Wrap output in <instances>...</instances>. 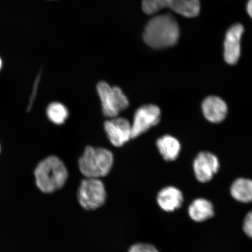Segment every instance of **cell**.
Instances as JSON below:
<instances>
[{"label":"cell","instance_id":"6da1fadb","mask_svg":"<svg viewBox=\"0 0 252 252\" xmlns=\"http://www.w3.org/2000/svg\"><path fill=\"white\" fill-rule=\"evenodd\" d=\"M179 37L177 22L171 14L156 15L145 27L143 39L154 49H163L175 45Z\"/></svg>","mask_w":252,"mask_h":252},{"label":"cell","instance_id":"7a4b0ae2","mask_svg":"<svg viewBox=\"0 0 252 252\" xmlns=\"http://www.w3.org/2000/svg\"><path fill=\"white\" fill-rule=\"evenodd\" d=\"M68 175L64 163L55 156L42 160L34 171L37 187L45 193H52L61 189L67 182Z\"/></svg>","mask_w":252,"mask_h":252},{"label":"cell","instance_id":"3957f363","mask_svg":"<svg viewBox=\"0 0 252 252\" xmlns=\"http://www.w3.org/2000/svg\"><path fill=\"white\" fill-rule=\"evenodd\" d=\"M113 161L114 158L109 150L88 146L79 159V169L86 178L100 179L108 175Z\"/></svg>","mask_w":252,"mask_h":252},{"label":"cell","instance_id":"277c9868","mask_svg":"<svg viewBox=\"0 0 252 252\" xmlns=\"http://www.w3.org/2000/svg\"><path fill=\"white\" fill-rule=\"evenodd\" d=\"M96 90L101 102L103 114L106 117H118L120 113L128 108V98L121 88L100 81L97 84Z\"/></svg>","mask_w":252,"mask_h":252},{"label":"cell","instance_id":"5b68a950","mask_svg":"<svg viewBox=\"0 0 252 252\" xmlns=\"http://www.w3.org/2000/svg\"><path fill=\"white\" fill-rule=\"evenodd\" d=\"M168 8L185 17H196L199 14V0H143L142 9L148 15L158 13Z\"/></svg>","mask_w":252,"mask_h":252},{"label":"cell","instance_id":"8992f818","mask_svg":"<svg viewBox=\"0 0 252 252\" xmlns=\"http://www.w3.org/2000/svg\"><path fill=\"white\" fill-rule=\"evenodd\" d=\"M106 197L105 186L99 179L86 178L81 182L78 190V199L83 209H99L105 204Z\"/></svg>","mask_w":252,"mask_h":252},{"label":"cell","instance_id":"52a82bcc","mask_svg":"<svg viewBox=\"0 0 252 252\" xmlns=\"http://www.w3.org/2000/svg\"><path fill=\"white\" fill-rule=\"evenodd\" d=\"M160 115V108L154 104H147L140 107L135 112L131 124L132 137L134 138L140 136L158 124Z\"/></svg>","mask_w":252,"mask_h":252},{"label":"cell","instance_id":"ba28073f","mask_svg":"<svg viewBox=\"0 0 252 252\" xmlns=\"http://www.w3.org/2000/svg\"><path fill=\"white\" fill-rule=\"evenodd\" d=\"M103 127L110 143L116 147L124 146L133 138L131 124L124 118H110L104 123Z\"/></svg>","mask_w":252,"mask_h":252},{"label":"cell","instance_id":"9c48e42d","mask_svg":"<svg viewBox=\"0 0 252 252\" xmlns=\"http://www.w3.org/2000/svg\"><path fill=\"white\" fill-rule=\"evenodd\" d=\"M220 162L214 154L210 152H201L193 162L195 176L198 181L207 183L210 181L220 169Z\"/></svg>","mask_w":252,"mask_h":252},{"label":"cell","instance_id":"30bf717a","mask_svg":"<svg viewBox=\"0 0 252 252\" xmlns=\"http://www.w3.org/2000/svg\"><path fill=\"white\" fill-rule=\"evenodd\" d=\"M241 24L233 25L226 33L224 42V59L230 65H234L241 56V39L244 32Z\"/></svg>","mask_w":252,"mask_h":252},{"label":"cell","instance_id":"8fae6325","mask_svg":"<svg viewBox=\"0 0 252 252\" xmlns=\"http://www.w3.org/2000/svg\"><path fill=\"white\" fill-rule=\"evenodd\" d=\"M203 115L208 121L213 124H219L224 120L228 113V106L220 97L210 96L202 102Z\"/></svg>","mask_w":252,"mask_h":252},{"label":"cell","instance_id":"7c38bea8","mask_svg":"<svg viewBox=\"0 0 252 252\" xmlns=\"http://www.w3.org/2000/svg\"><path fill=\"white\" fill-rule=\"evenodd\" d=\"M157 201L160 209L166 212H173L182 206L184 196L177 188L167 187L159 191Z\"/></svg>","mask_w":252,"mask_h":252},{"label":"cell","instance_id":"4fadbf2b","mask_svg":"<svg viewBox=\"0 0 252 252\" xmlns=\"http://www.w3.org/2000/svg\"><path fill=\"white\" fill-rule=\"evenodd\" d=\"M159 152L166 161H173L178 158L181 150L180 142L171 135H163L157 141Z\"/></svg>","mask_w":252,"mask_h":252},{"label":"cell","instance_id":"5bb4252c","mask_svg":"<svg viewBox=\"0 0 252 252\" xmlns=\"http://www.w3.org/2000/svg\"><path fill=\"white\" fill-rule=\"evenodd\" d=\"M188 214L195 222L205 221L214 216L213 205L205 198H197L189 206Z\"/></svg>","mask_w":252,"mask_h":252},{"label":"cell","instance_id":"9a60e30c","mask_svg":"<svg viewBox=\"0 0 252 252\" xmlns=\"http://www.w3.org/2000/svg\"><path fill=\"white\" fill-rule=\"evenodd\" d=\"M231 196L239 202L248 203L252 201V180L239 178L233 182L230 189Z\"/></svg>","mask_w":252,"mask_h":252},{"label":"cell","instance_id":"2e32d148","mask_svg":"<svg viewBox=\"0 0 252 252\" xmlns=\"http://www.w3.org/2000/svg\"><path fill=\"white\" fill-rule=\"evenodd\" d=\"M46 113L50 121L57 125L64 124L69 116L67 107L58 102L50 103L47 107Z\"/></svg>","mask_w":252,"mask_h":252},{"label":"cell","instance_id":"e0dca14e","mask_svg":"<svg viewBox=\"0 0 252 252\" xmlns=\"http://www.w3.org/2000/svg\"><path fill=\"white\" fill-rule=\"evenodd\" d=\"M128 252H159L153 245L138 243L134 244L130 247Z\"/></svg>","mask_w":252,"mask_h":252},{"label":"cell","instance_id":"ac0fdd59","mask_svg":"<svg viewBox=\"0 0 252 252\" xmlns=\"http://www.w3.org/2000/svg\"><path fill=\"white\" fill-rule=\"evenodd\" d=\"M243 230L248 237L252 239V211L245 217L243 222Z\"/></svg>","mask_w":252,"mask_h":252},{"label":"cell","instance_id":"d6986e66","mask_svg":"<svg viewBox=\"0 0 252 252\" xmlns=\"http://www.w3.org/2000/svg\"><path fill=\"white\" fill-rule=\"evenodd\" d=\"M40 81V74L38 75V77L36 79L35 81V83H34L33 93L32 96H31L30 105L28 107V110H30L31 109V107L33 105V103L34 102V99H35L36 93L37 92V87H38V85Z\"/></svg>","mask_w":252,"mask_h":252},{"label":"cell","instance_id":"ffe728a7","mask_svg":"<svg viewBox=\"0 0 252 252\" xmlns=\"http://www.w3.org/2000/svg\"><path fill=\"white\" fill-rule=\"evenodd\" d=\"M247 11L249 15L252 18V0H250L247 5Z\"/></svg>","mask_w":252,"mask_h":252},{"label":"cell","instance_id":"44dd1931","mask_svg":"<svg viewBox=\"0 0 252 252\" xmlns=\"http://www.w3.org/2000/svg\"><path fill=\"white\" fill-rule=\"evenodd\" d=\"M2 62L1 58H0V70H1V69L2 68Z\"/></svg>","mask_w":252,"mask_h":252}]
</instances>
